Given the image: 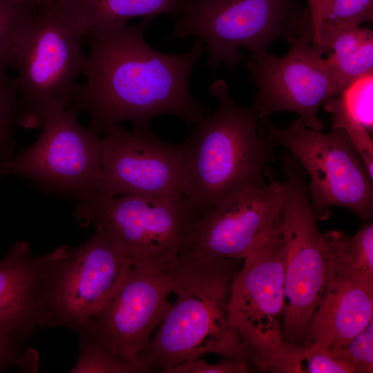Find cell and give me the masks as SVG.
I'll return each mask as SVG.
<instances>
[{
    "label": "cell",
    "mask_w": 373,
    "mask_h": 373,
    "mask_svg": "<svg viewBox=\"0 0 373 373\" xmlns=\"http://www.w3.org/2000/svg\"><path fill=\"white\" fill-rule=\"evenodd\" d=\"M152 19L136 25L127 21L92 27L83 35L88 54L69 108L86 112L89 128L97 134L131 122L133 128L149 127L161 115L195 124L209 108L199 103L189 88L193 66L207 51L195 39L182 54L164 53L149 46L144 37Z\"/></svg>",
    "instance_id": "1"
},
{
    "label": "cell",
    "mask_w": 373,
    "mask_h": 373,
    "mask_svg": "<svg viewBox=\"0 0 373 373\" xmlns=\"http://www.w3.org/2000/svg\"><path fill=\"white\" fill-rule=\"evenodd\" d=\"M209 93L217 110L198 119L183 144L182 192L198 218L239 191L264 183L276 146L260 131L255 106H239L223 79Z\"/></svg>",
    "instance_id": "2"
},
{
    "label": "cell",
    "mask_w": 373,
    "mask_h": 373,
    "mask_svg": "<svg viewBox=\"0 0 373 373\" xmlns=\"http://www.w3.org/2000/svg\"><path fill=\"white\" fill-rule=\"evenodd\" d=\"M238 260L204 261L184 250L167 272L176 300L154 332L145 359L160 372L213 354L223 358L249 352L228 321V305Z\"/></svg>",
    "instance_id": "3"
},
{
    "label": "cell",
    "mask_w": 373,
    "mask_h": 373,
    "mask_svg": "<svg viewBox=\"0 0 373 373\" xmlns=\"http://www.w3.org/2000/svg\"><path fill=\"white\" fill-rule=\"evenodd\" d=\"M83 39L55 3L32 1L12 51L19 71L17 124L39 128L49 114L70 106L86 61Z\"/></svg>",
    "instance_id": "4"
},
{
    "label": "cell",
    "mask_w": 373,
    "mask_h": 373,
    "mask_svg": "<svg viewBox=\"0 0 373 373\" xmlns=\"http://www.w3.org/2000/svg\"><path fill=\"white\" fill-rule=\"evenodd\" d=\"M178 15L171 38L201 40L211 69H234L244 60L241 48L266 53L276 40L291 44L313 30L309 6L300 0H184Z\"/></svg>",
    "instance_id": "5"
},
{
    "label": "cell",
    "mask_w": 373,
    "mask_h": 373,
    "mask_svg": "<svg viewBox=\"0 0 373 373\" xmlns=\"http://www.w3.org/2000/svg\"><path fill=\"white\" fill-rule=\"evenodd\" d=\"M73 215L84 227L102 229L132 266L167 273L189 247L198 218L185 198L122 195L77 202Z\"/></svg>",
    "instance_id": "6"
},
{
    "label": "cell",
    "mask_w": 373,
    "mask_h": 373,
    "mask_svg": "<svg viewBox=\"0 0 373 373\" xmlns=\"http://www.w3.org/2000/svg\"><path fill=\"white\" fill-rule=\"evenodd\" d=\"M285 200L280 221L285 238L283 343L305 345L308 327L329 276L328 249L318 230L306 176L298 162L285 152L280 159Z\"/></svg>",
    "instance_id": "7"
},
{
    "label": "cell",
    "mask_w": 373,
    "mask_h": 373,
    "mask_svg": "<svg viewBox=\"0 0 373 373\" xmlns=\"http://www.w3.org/2000/svg\"><path fill=\"white\" fill-rule=\"evenodd\" d=\"M129 265L99 228L79 247L61 245L46 254L36 294L39 329L84 330Z\"/></svg>",
    "instance_id": "8"
},
{
    "label": "cell",
    "mask_w": 373,
    "mask_h": 373,
    "mask_svg": "<svg viewBox=\"0 0 373 373\" xmlns=\"http://www.w3.org/2000/svg\"><path fill=\"white\" fill-rule=\"evenodd\" d=\"M260 131L276 146L286 148L310 179L308 194L316 220L327 219L331 207L351 210L361 221L373 216V185L356 146L341 128L327 133L305 126L299 119L279 128L258 119Z\"/></svg>",
    "instance_id": "9"
},
{
    "label": "cell",
    "mask_w": 373,
    "mask_h": 373,
    "mask_svg": "<svg viewBox=\"0 0 373 373\" xmlns=\"http://www.w3.org/2000/svg\"><path fill=\"white\" fill-rule=\"evenodd\" d=\"M68 108L49 114L38 140L1 164L3 175L30 180L53 194L88 200L97 194L102 175V138Z\"/></svg>",
    "instance_id": "10"
},
{
    "label": "cell",
    "mask_w": 373,
    "mask_h": 373,
    "mask_svg": "<svg viewBox=\"0 0 373 373\" xmlns=\"http://www.w3.org/2000/svg\"><path fill=\"white\" fill-rule=\"evenodd\" d=\"M286 248L280 220L271 234L243 259L235 273L228 321L240 335L252 365L264 372L282 350Z\"/></svg>",
    "instance_id": "11"
},
{
    "label": "cell",
    "mask_w": 373,
    "mask_h": 373,
    "mask_svg": "<svg viewBox=\"0 0 373 373\" xmlns=\"http://www.w3.org/2000/svg\"><path fill=\"white\" fill-rule=\"evenodd\" d=\"M312 40L313 30H308L283 57L266 52L251 54L247 59L249 79L257 87L254 105L258 119L287 111L296 113L307 127L325 129L319 110L341 91Z\"/></svg>",
    "instance_id": "12"
},
{
    "label": "cell",
    "mask_w": 373,
    "mask_h": 373,
    "mask_svg": "<svg viewBox=\"0 0 373 373\" xmlns=\"http://www.w3.org/2000/svg\"><path fill=\"white\" fill-rule=\"evenodd\" d=\"M171 293L168 273L129 265L83 331L116 354L146 361L152 336L171 305L168 300Z\"/></svg>",
    "instance_id": "13"
},
{
    "label": "cell",
    "mask_w": 373,
    "mask_h": 373,
    "mask_svg": "<svg viewBox=\"0 0 373 373\" xmlns=\"http://www.w3.org/2000/svg\"><path fill=\"white\" fill-rule=\"evenodd\" d=\"M184 145L166 142L149 127L128 131L120 125L102 138V175L97 194L184 198Z\"/></svg>",
    "instance_id": "14"
},
{
    "label": "cell",
    "mask_w": 373,
    "mask_h": 373,
    "mask_svg": "<svg viewBox=\"0 0 373 373\" xmlns=\"http://www.w3.org/2000/svg\"><path fill=\"white\" fill-rule=\"evenodd\" d=\"M266 175L264 183L239 191L195 220L189 249L196 258L243 260L271 234L280 220L286 191L270 167Z\"/></svg>",
    "instance_id": "15"
},
{
    "label": "cell",
    "mask_w": 373,
    "mask_h": 373,
    "mask_svg": "<svg viewBox=\"0 0 373 373\" xmlns=\"http://www.w3.org/2000/svg\"><path fill=\"white\" fill-rule=\"evenodd\" d=\"M373 318V284L329 276L309 323L306 344L327 350L354 337Z\"/></svg>",
    "instance_id": "16"
},
{
    "label": "cell",
    "mask_w": 373,
    "mask_h": 373,
    "mask_svg": "<svg viewBox=\"0 0 373 373\" xmlns=\"http://www.w3.org/2000/svg\"><path fill=\"white\" fill-rule=\"evenodd\" d=\"M46 258L34 255L26 240L15 242L0 260V329L25 341L37 329L36 294Z\"/></svg>",
    "instance_id": "17"
},
{
    "label": "cell",
    "mask_w": 373,
    "mask_h": 373,
    "mask_svg": "<svg viewBox=\"0 0 373 373\" xmlns=\"http://www.w3.org/2000/svg\"><path fill=\"white\" fill-rule=\"evenodd\" d=\"M184 0H63L55 3L60 15L82 35L92 27L142 17L178 15Z\"/></svg>",
    "instance_id": "18"
},
{
    "label": "cell",
    "mask_w": 373,
    "mask_h": 373,
    "mask_svg": "<svg viewBox=\"0 0 373 373\" xmlns=\"http://www.w3.org/2000/svg\"><path fill=\"white\" fill-rule=\"evenodd\" d=\"M318 52L341 93L356 79L373 72V31L352 26L332 31L320 39Z\"/></svg>",
    "instance_id": "19"
},
{
    "label": "cell",
    "mask_w": 373,
    "mask_h": 373,
    "mask_svg": "<svg viewBox=\"0 0 373 373\" xmlns=\"http://www.w3.org/2000/svg\"><path fill=\"white\" fill-rule=\"evenodd\" d=\"M329 262V276L373 284V222L368 220L353 236L329 230L323 233Z\"/></svg>",
    "instance_id": "20"
},
{
    "label": "cell",
    "mask_w": 373,
    "mask_h": 373,
    "mask_svg": "<svg viewBox=\"0 0 373 373\" xmlns=\"http://www.w3.org/2000/svg\"><path fill=\"white\" fill-rule=\"evenodd\" d=\"M264 372L279 373H354L345 361L332 356L326 348L306 344L285 345L267 365Z\"/></svg>",
    "instance_id": "21"
},
{
    "label": "cell",
    "mask_w": 373,
    "mask_h": 373,
    "mask_svg": "<svg viewBox=\"0 0 373 373\" xmlns=\"http://www.w3.org/2000/svg\"><path fill=\"white\" fill-rule=\"evenodd\" d=\"M78 334L79 354L70 373H145L151 370L146 361L128 360L108 350L87 332Z\"/></svg>",
    "instance_id": "22"
},
{
    "label": "cell",
    "mask_w": 373,
    "mask_h": 373,
    "mask_svg": "<svg viewBox=\"0 0 373 373\" xmlns=\"http://www.w3.org/2000/svg\"><path fill=\"white\" fill-rule=\"evenodd\" d=\"M372 21L373 0H325L316 50L321 38L332 31Z\"/></svg>",
    "instance_id": "23"
},
{
    "label": "cell",
    "mask_w": 373,
    "mask_h": 373,
    "mask_svg": "<svg viewBox=\"0 0 373 373\" xmlns=\"http://www.w3.org/2000/svg\"><path fill=\"white\" fill-rule=\"evenodd\" d=\"M323 106L325 111L332 115V127L341 128L347 134L373 178V141L368 131L351 115L340 95L329 99Z\"/></svg>",
    "instance_id": "24"
},
{
    "label": "cell",
    "mask_w": 373,
    "mask_h": 373,
    "mask_svg": "<svg viewBox=\"0 0 373 373\" xmlns=\"http://www.w3.org/2000/svg\"><path fill=\"white\" fill-rule=\"evenodd\" d=\"M19 106L16 78L0 75V164L15 155L14 125Z\"/></svg>",
    "instance_id": "25"
},
{
    "label": "cell",
    "mask_w": 373,
    "mask_h": 373,
    "mask_svg": "<svg viewBox=\"0 0 373 373\" xmlns=\"http://www.w3.org/2000/svg\"><path fill=\"white\" fill-rule=\"evenodd\" d=\"M31 1L14 5L0 0V75L12 68V51L16 37L28 14Z\"/></svg>",
    "instance_id": "26"
},
{
    "label": "cell",
    "mask_w": 373,
    "mask_h": 373,
    "mask_svg": "<svg viewBox=\"0 0 373 373\" xmlns=\"http://www.w3.org/2000/svg\"><path fill=\"white\" fill-rule=\"evenodd\" d=\"M330 354L346 363L354 373L373 372V318L359 333L346 343L329 350Z\"/></svg>",
    "instance_id": "27"
},
{
    "label": "cell",
    "mask_w": 373,
    "mask_h": 373,
    "mask_svg": "<svg viewBox=\"0 0 373 373\" xmlns=\"http://www.w3.org/2000/svg\"><path fill=\"white\" fill-rule=\"evenodd\" d=\"M372 94L373 73L356 79L340 94L349 113L369 133L373 130Z\"/></svg>",
    "instance_id": "28"
},
{
    "label": "cell",
    "mask_w": 373,
    "mask_h": 373,
    "mask_svg": "<svg viewBox=\"0 0 373 373\" xmlns=\"http://www.w3.org/2000/svg\"><path fill=\"white\" fill-rule=\"evenodd\" d=\"M24 341L15 332L0 329V372L11 368L21 372H37L38 354L33 348H23Z\"/></svg>",
    "instance_id": "29"
},
{
    "label": "cell",
    "mask_w": 373,
    "mask_h": 373,
    "mask_svg": "<svg viewBox=\"0 0 373 373\" xmlns=\"http://www.w3.org/2000/svg\"><path fill=\"white\" fill-rule=\"evenodd\" d=\"M251 365L248 357L224 358L216 363H208L200 358L185 361L163 373H246Z\"/></svg>",
    "instance_id": "30"
},
{
    "label": "cell",
    "mask_w": 373,
    "mask_h": 373,
    "mask_svg": "<svg viewBox=\"0 0 373 373\" xmlns=\"http://www.w3.org/2000/svg\"><path fill=\"white\" fill-rule=\"evenodd\" d=\"M325 0H308L313 22L312 45L316 49L318 43L321 15Z\"/></svg>",
    "instance_id": "31"
},
{
    "label": "cell",
    "mask_w": 373,
    "mask_h": 373,
    "mask_svg": "<svg viewBox=\"0 0 373 373\" xmlns=\"http://www.w3.org/2000/svg\"><path fill=\"white\" fill-rule=\"evenodd\" d=\"M6 2L14 5H23L28 3L31 0H4Z\"/></svg>",
    "instance_id": "32"
},
{
    "label": "cell",
    "mask_w": 373,
    "mask_h": 373,
    "mask_svg": "<svg viewBox=\"0 0 373 373\" xmlns=\"http://www.w3.org/2000/svg\"><path fill=\"white\" fill-rule=\"evenodd\" d=\"M37 2H45V3H57L63 0H31Z\"/></svg>",
    "instance_id": "33"
},
{
    "label": "cell",
    "mask_w": 373,
    "mask_h": 373,
    "mask_svg": "<svg viewBox=\"0 0 373 373\" xmlns=\"http://www.w3.org/2000/svg\"><path fill=\"white\" fill-rule=\"evenodd\" d=\"M4 176L3 174V172H2V170H1V165H0V178Z\"/></svg>",
    "instance_id": "34"
}]
</instances>
